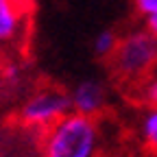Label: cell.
I'll return each mask as SVG.
<instances>
[{"label":"cell","mask_w":157,"mask_h":157,"mask_svg":"<svg viewBox=\"0 0 157 157\" xmlns=\"http://www.w3.org/2000/svg\"><path fill=\"white\" fill-rule=\"evenodd\" d=\"M135 98L140 101L144 107L157 105V70H153L144 81L135 87Z\"/></svg>","instance_id":"8"},{"label":"cell","mask_w":157,"mask_h":157,"mask_svg":"<svg viewBox=\"0 0 157 157\" xmlns=\"http://www.w3.org/2000/svg\"><path fill=\"white\" fill-rule=\"evenodd\" d=\"M109 66L118 83L135 90L153 70H157V35L146 26H135L122 33L109 57Z\"/></svg>","instance_id":"2"},{"label":"cell","mask_w":157,"mask_h":157,"mask_svg":"<svg viewBox=\"0 0 157 157\" xmlns=\"http://www.w3.org/2000/svg\"><path fill=\"white\" fill-rule=\"evenodd\" d=\"M118 39H120V35H118L116 31L111 29H105L101 33H96V37L92 39V50L98 59H107L109 61V57L113 55L116 46H118Z\"/></svg>","instance_id":"6"},{"label":"cell","mask_w":157,"mask_h":157,"mask_svg":"<svg viewBox=\"0 0 157 157\" xmlns=\"http://www.w3.org/2000/svg\"><path fill=\"white\" fill-rule=\"evenodd\" d=\"M70 96L61 87H39L24 96L17 105V122L29 131L44 133L66 113H70Z\"/></svg>","instance_id":"3"},{"label":"cell","mask_w":157,"mask_h":157,"mask_svg":"<svg viewBox=\"0 0 157 157\" xmlns=\"http://www.w3.org/2000/svg\"><path fill=\"white\" fill-rule=\"evenodd\" d=\"M133 9L140 15L142 26L157 35V0H133Z\"/></svg>","instance_id":"7"},{"label":"cell","mask_w":157,"mask_h":157,"mask_svg":"<svg viewBox=\"0 0 157 157\" xmlns=\"http://www.w3.org/2000/svg\"><path fill=\"white\" fill-rule=\"evenodd\" d=\"M70 109L74 113L98 118L109 105V87L98 78H85L78 81L70 92Z\"/></svg>","instance_id":"4"},{"label":"cell","mask_w":157,"mask_h":157,"mask_svg":"<svg viewBox=\"0 0 157 157\" xmlns=\"http://www.w3.org/2000/svg\"><path fill=\"white\" fill-rule=\"evenodd\" d=\"M103 129L98 118L66 113L39 137V157H101Z\"/></svg>","instance_id":"1"},{"label":"cell","mask_w":157,"mask_h":157,"mask_svg":"<svg viewBox=\"0 0 157 157\" xmlns=\"http://www.w3.org/2000/svg\"><path fill=\"white\" fill-rule=\"evenodd\" d=\"M29 11L24 0H0V46L15 44L26 31Z\"/></svg>","instance_id":"5"}]
</instances>
